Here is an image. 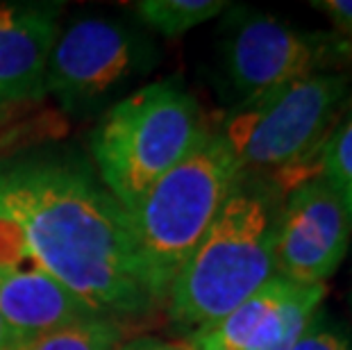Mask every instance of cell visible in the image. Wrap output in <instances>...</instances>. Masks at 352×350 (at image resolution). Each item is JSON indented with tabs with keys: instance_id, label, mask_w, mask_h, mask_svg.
I'll return each instance as SVG.
<instances>
[{
	"instance_id": "obj_3",
	"label": "cell",
	"mask_w": 352,
	"mask_h": 350,
	"mask_svg": "<svg viewBox=\"0 0 352 350\" xmlns=\"http://www.w3.org/2000/svg\"><path fill=\"white\" fill-rule=\"evenodd\" d=\"M209 130L198 100L175 80L141 87L107 109L91 135L100 182L130 214Z\"/></svg>"
},
{
	"instance_id": "obj_12",
	"label": "cell",
	"mask_w": 352,
	"mask_h": 350,
	"mask_svg": "<svg viewBox=\"0 0 352 350\" xmlns=\"http://www.w3.org/2000/svg\"><path fill=\"white\" fill-rule=\"evenodd\" d=\"M221 0H141L134 5L137 17L164 36H182L228 10Z\"/></svg>"
},
{
	"instance_id": "obj_4",
	"label": "cell",
	"mask_w": 352,
	"mask_h": 350,
	"mask_svg": "<svg viewBox=\"0 0 352 350\" xmlns=\"http://www.w3.org/2000/svg\"><path fill=\"white\" fill-rule=\"evenodd\" d=\"M241 166L219 130L168 171L130 212L141 271L153 303L166 300L177 273L226 205Z\"/></svg>"
},
{
	"instance_id": "obj_5",
	"label": "cell",
	"mask_w": 352,
	"mask_h": 350,
	"mask_svg": "<svg viewBox=\"0 0 352 350\" xmlns=\"http://www.w3.org/2000/svg\"><path fill=\"white\" fill-rule=\"evenodd\" d=\"M348 98V73H314L236 105L219 135L243 173H273V184L282 191L291 171L298 173L296 184L320 173V151Z\"/></svg>"
},
{
	"instance_id": "obj_20",
	"label": "cell",
	"mask_w": 352,
	"mask_h": 350,
	"mask_svg": "<svg viewBox=\"0 0 352 350\" xmlns=\"http://www.w3.org/2000/svg\"><path fill=\"white\" fill-rule=\"evenodd\" d=\"M350 300H352V298H350Z\"/></svg>"
},
{
	"instance_id": "obj_16",
	"label": "cell",
	"mask_w": 352,
	"mask_h": 350,
	"mask_svg": "<svg viewBox=\"0 0 352 350\" xmlns=\"http://www.w3.org/2000/svg\"><path fill=\"white\" fill-rule=\"evenodd\" d=\"M311 7L323 12L336 32L352 43V0H314Z\"/></svg>"
},
{
	"instance_id": "obj_2",
	"label": "cell",
	"mask_w": 352,
	"mask_h": 350,
	"mask_svg": "<svg viewBox=\"0 0 352 350\" xmlns=\"http://www.w3.org/2000/svg\"><path fill=\"white\" fill-rule=\"evenodd\" d=\"M280 207L282 191L273 180L241 173L170 287V321L189 332L205 330L273 278Z\"/></svg>"
},
{
	"instance_id": "obj_19",
	"label": "cell",
	"mask_w": 352,
	"mask_h": 350,
	"mask_svg": "<svg viewBox=\"0 0 352 350\" xmlns=\"http://www.w3.org/2000/svg\"><path fill=\"white\" fill-rule=\"evenodd\" d=\"M16 346H21L19 337L10 330V325L5 323V318L0 316V350H14Z\"/></svg>"
},
{
	"instance_id": "obj_7",
	"label": "cell",
	"mask_w": 352,
	"mask_h": 350,
	"mask_svg": "<svg viewBox=\"0 0 352 350\" xmlns=\"http://www.w3.org/2000/svg\"><path fill=\"white\" fill-rule=\"evenodd\" d=\"M352 221L341 196L320 173L298 182L282 198L275 230V275L311 287L325 285L341 266Z\"/></svg>"
},
{
	"instance_id": "obj_14",
	"label": "cell",
	"mask_w": 352,
	"mask_h": 350,
	"mask_svg": "<svg viewBox=\"0 0 352 350\" xmlns=\"http://www.w3.org/2000/svg\"><path fill=\"white\" fill-rule=\"evenodd\" d=\"M320 175L341 196L352 221V102L329 132L320 151Z\"/></svg>"
},
{
	"instance_id": "obj_15",
	"label": "cell",
	"mask_w": 352,
	"mask_h": 350,
	"mask_svg": "<svg viewBox=\"0 0 352 350\" xmlns=\"http://www.w3.org/2000/svg\"><path fill=\"white\" fill-rule=\"evenodd\" d=\"M294 350H352V337L323 309H318L296 341Z\"/></svg>"
},
{
	"instance_id": "obj_6",
	"label": "cell",
	"mask_w": 352,
	"mask_h": 350,
	"mask_svg": "<svg viewBox=\"0 0 352 350\" xmlns=\"http://www.w3.org/2000/svg\"><path fill=\"white\" fill-rule=\"evenodd\" d=\"M223 71L239 105L309 78L352 55V43L339 34L302 32L254 10H230L223 23Z\"/></svg>"
},
{
	"instance_id": "obj_1",
	"label": "cell",
	"mask_w": 352,
	"mask_h": 350,
	"mask_svg": "<svg viewBox=\"0 0 352 350\" xmlns=\"http://www.w3.org/2000/svg\"><path fill=\"white\" fill-rule=\"evenodd\" d=\"M23 262L100 314H141L155 305L130 216L73 155L0 160V264Z\"/></svg>"
},
{
	"instance_id": "obj_17",
	"label": "cell",
	"mask_w": 352,
	"mask_h": 350,
	"mask_svg": "<svg viewBox=\"0 0 352 350\" xmlns=\"http://www.w3.org/2000/svg\"><path fill=\"white\" fill-rule=\"evenodd\" d=\"M116 350H186L184 344H168V341L155 339V337H141L134 341L121 344Z\"/></svg>"
},
{
	"instance_id": "obj_13",
	"label": "cell",
	"mask_w": 352,
	"mask_h": 350,
	"mask_svg": "<svg viewBox=\"0 0 352 350\" xmlns=\"http://www.w3.org/2000/svg\"><path fill=\"white\" fill-rule=\"evenodd\" d=\"M123 334V325L114 316H94L30 339L14 350H116Z\"/></svg>"
},
{
	"instance_id": "obj_18",
	"label": "cell",
	"mask_w": 352,
	"mask_h": 350,
	"mask_svg": "<svg viewBox=\"0 0 352 350\" xmlns=\"http://www.w3.org/2000/svg\"><path fill=\"white\" fill-rule=\"evenodd\" d=\"M186 350H234L226 346L223 341H219L214 334H209L207 330H198L189 334V341H186Z\"/></svg>"
},
{
	"instance_id": "obj_8",
	"label": "cell",
	"mask_w": 352,
	"mask_h": 350,
	"mask_svg": "<svg viewBox=\"0 0 352 350\" xmlns=\"http://www.w3.org/2000/svg\"><path fill=\"white\" fill-rule=\"evenodd\" d=\"M144 43L127 28L85 19L59 32L43 76V94L66 109L87 107L144 69Z\"/></svg>"
},
{
	"instance_id": "obj_9",
	"label": "cell",
	"mask_w": 352,
	"mask_h": 350,
	"mask_svg": "<svg viewBox=\"0 0 352 350\" xmlns=\"http://www.w3.org/2000/svg\"><path fill=\"white\" fill-rule=\"evenodd\" d=\"M325 294V285L302 287L273 275L223 321L205 330L234 350H294Z\"/></svg>"
},
{
	"instance_id": "obj_11",
	"label": "cell",
	"mask_w": 352,
	"mask_h": 350,
	"mask_svg": "<svg viewBox=\"0 0 352 350\" xmlns=\"http://www.w3.org/2000/svg\"><path fill=\"white\" fill-rule=\"evenodd\" d=\"M0 316L21 344L59 327L107 316L34 266L0 264Z\"/></svg>"
},
{
	"instance_id": "obj_10",
	"label": "cell",
	"mask_w": 352,
	"mask_h": 350,
	"mask_svg": "<svg viewBox=\"0 0 352 350\" xmlns=\"http://www.w3.org/2000/svg\"><path fill=\"white\" fill-rule=\"evenodd\" d=\"M59 14V3H0V105L43 96Z\"/></svg>"
}]
</instances>
